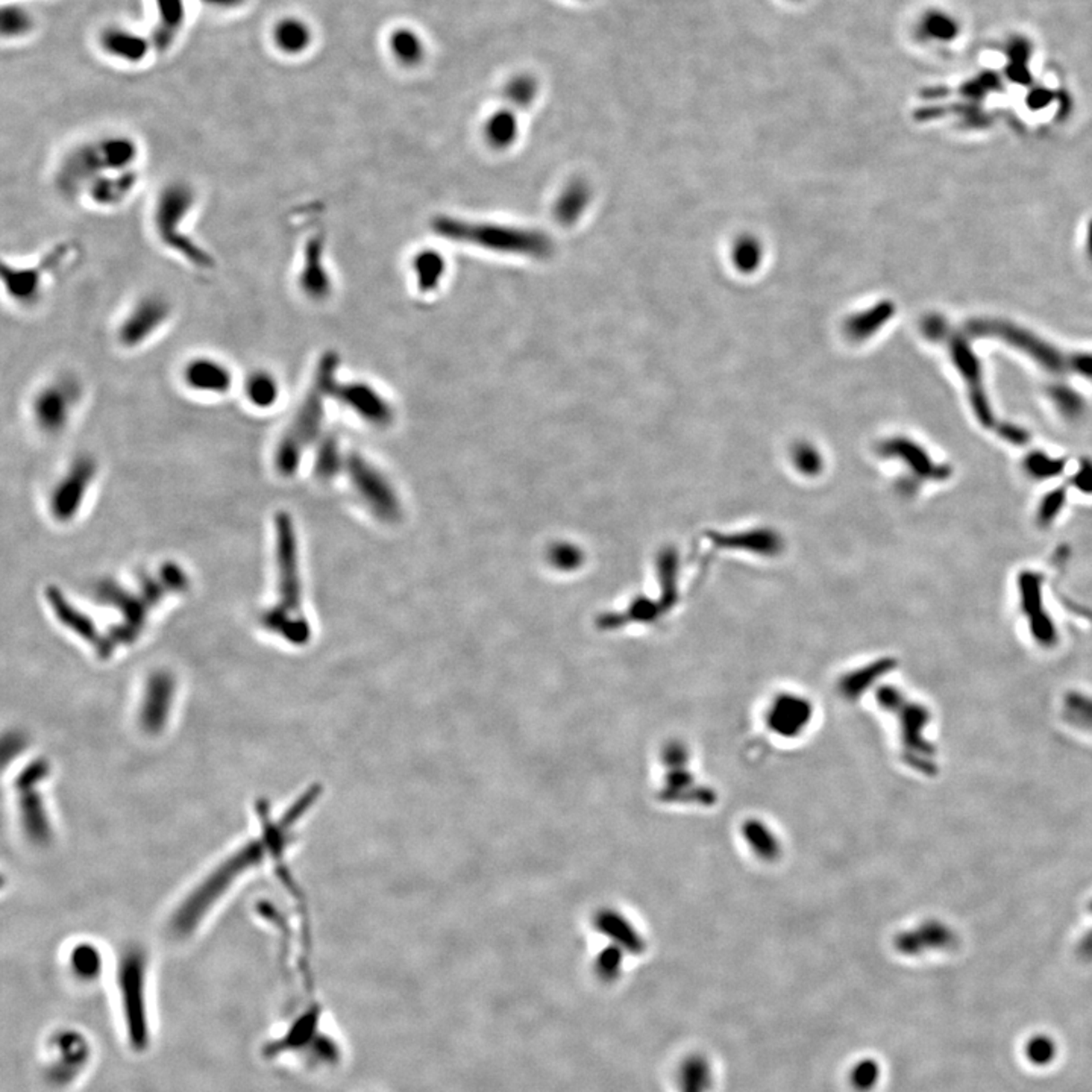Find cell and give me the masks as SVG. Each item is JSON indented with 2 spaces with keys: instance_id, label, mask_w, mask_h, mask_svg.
<instances>
[{
  "instance_id": "obj_9",
  "label": "cell",
  "mask_w": 1092,
  "mask_h": 1092,
  "mask_svg": "<svg viewBox=\"0 0 1092 1092\" xmlns=\"http://www.w3.org/2000/svg\"><path fill=\"white\" fill-rule=\"evenodd\" d=\"M81 399V386L72 377H57L35 392L31 412L39 430L49 434L63 432Z\"/></svg>"
},
{
  "instance_id": "obj_5",
  "label": "cell",
  "mask_w": 1092,
  "mask_h": 1092,
  "mask_svg": "<svg viewBox=\"0 0 1092 1092\" xmlns=\"http://www.w3.org/2000/svg\"><path fill=\"white\" fill-rule=\"evenodd\" d=\"M96 593L102 603L113 606L122 615L123 621L113 625L109 633V639L114 650L120 645H129L137 641L146 627L149 612L166 598L162 584L151 575L142 578L135 592L123 588L116 581H103Z\"/></svg>"
},
{
  "instance_id": "obj_33",
  "label": "cell",
  "mask_w": 1092,
  "mask_h": 1092,
  "mask_svg": "<svg viewBox=\"0 0 1092 1092\" xmlns=\"http://www.w3.org/2000/svg\"><path fill=\"white\" fill-rule=\"evenodd\" d=\"M1070 483L1083 495H1092V459L1079 461L1078 469L1070 478Z\"/></svg>"
},
{
  "instance_id": "obj_30",
  "label": "cell",
  "mask_w": 1092,
  "mask_h": 1092,
  "mask_svg": "<svg viewBox=\"0 0 1092 1092\" xmlns=\"http://www.w3.org/2000/svg\"><path fill=\"white\" fill-rule=\"evenodd\" d=\"M1058 1047L1054 1044L1053 1039L1038 1035L1035 1038L1029 1039V1043L1026 1045V1056L1030 1062L1035 1065H1047L1056 1058Z\"/></svg>"
},
{
  "instance_id": "obj_6",
  "label": "cell",
  "mask_w": 1092,
  "mask_h": 1092,
  "mask_svg": "<svg viewBox=\"0 0 1092 1092\" xmlns=\"http://www.w3.org/2000/svg\"><path fill=\"white\" fill-rule=\"evenodd\" d=\"M173 304L166 294L147 292L127 305L114 327L118 348L133 353L146 348L170 325Z\"/></svg>"
},
{
  "instance_id": "obj_23",
  "label": "cell",
  "mask_w": 1092,
  "mask_h": 1092,
  "mask_svg": "<svg viewBox=\"0 0 1092 1092\" xmlns=\"http://www.w3.org/2000/svg\"><path fill=\"white\" fill-rule=\"evenodd\" d=\"M1062 716L1079 730L1092 733V696L1079 691L1067 692L1063 695Z\"/></svg>"
},
{
  "instance_id": "obj_28",
  "label": "cell",
  "mask_w": 1092,
  "mask_h": 1092,
  "mask_svg": "<svg viewBox=\"0 0 1092 1092\" xmlns=\"http://www.w3.org/2000/svg\"><path fill=\"white\" fill-rule=\"evenodd\" d=\"M1065 505H1067V490L1063 487L1048 490L1047 494L1039 501L1038 509H1036V522L1044 529L1053 525L1059 516L1062 515Z\"/></svg>"
},
{
  "instance_id": "obj_4",
  "label": "cell",
  "mask_w": 1092,
  "mask_h": 1092,
  "mask_svg": "<svg viewBox=\"0 0 1092 1092\" xmlns=\"http://www.w3.org/2000/svg\"><path fill=\"white\" fill-rule=\"evenodd\" d=\"M284 843V830L280 828L272 832L269 839H257L246 843L239 852L231 854L221 865H217L210 876L205 877L197 889L187 895L186 902L178 906L172 918V929L177 935H190L191 931L201 926L202 920L210 913L211 909L225 895L231 885H234L250 868L260 865L269 850L266 848H281Z\"/></svg>"
},
{
  "instance_id": "obj_22",
  "label": "cell",
  "mask_w": 1092,
  "mask_h": 1092,
  "mask_svg": "<svg viewBox=\"0 0 1092 1092\" xmlns=\"http://www.w3.org/2000/svg\"><path fill=\"white\" fill-rule=\"evenodd\" d=\"M894 452L896 456H900L909 463L912 469L915 470L916 476L927 478V480L942 481L947 480L950 476L951 470L948 466L936 465L935 461L931 460L930 456L924 450H921L920 446L911 441H896L894 445Z\"/></svg>"
},
{
  "instance_id": "obj_13",
  "label": "cell",
  "mask_w": 1092,
  "mask_h": 1092,
  "mask_svg": "<svg viewBox=\"0 0 1092 1092\" xmlns=\"http://www.w3.org/2000/svg\"><path fill=\"white\" fill-rule=\"evenodd\" d=\"M181 381L190 392L208 397H223L234 386V371L230 363L213 355L197 354L181 366Z\"/></svg>"
},
{
  "instance_id": "obj_31",
  "label": "cell",
  "mask_w": 1092,
  "mask_h": 1092,
  "mask_svg": "<svg viewBox=\"0 0 1092 1092\" xmlns=\"http://www.w3.org/2000/svg\"><path fill=\"white\" fill-rule=\"evenodd\" d=\"M1052 399H1053L1054 404L1058 406L1059 412L1062 413L1063 416L1068 417V419H1074V417H1079L1082 415V397L1071 392V390H1068L1065 388H1058V390H1053V393H1052Z\"/></svg>"
},
{
  "instance_id": "obj_35",
  "label": "cell",
  "mask_w": 1092,
  "mask_h": 1092,
  "mask_svg": "<svg viewBox=\"0 0 1092 1092\" xmlns=\"http://www.w3.org/2000/svg\"><path fill=\"white\" fill-rule=\"evenodd\" d=\"M1076 953H1078L1079 959L1083 962H1092V929L1083 935L1082 939L1079 940Z\"/></svg>"
},
{
  "instance_id": "obj_21",
  "label": "cell",
  "mask_w": 1092,
  "mask_h": 1092,
  "mask_svg": "<svg viewBox=\"0 0 1092 1092\" xmlns=\"http://www.w3.org/2000/svg\"><path fill=\"white\" fill-rule=\"evenodd\" d=\"M272 41L281 54L296 57L304 54L313 41V32L309 23L298 17H284L275 23Z\"/></svg>"
},
{
  "instance_id": "obj_8",
  "label": "cell",
  "mask_w": 1092,
  "mask_h": 1092,
  "mask_svg": "<svg viewBox=\"0 0 1092 1092\" xmlns=\"http://www.w3.org/2000/svg\"><path fill=\"white\" fill-rule=\"evenodd\" d=\"M69 257L67 246H58L46 254L39 263L31 266L2 265V284L5 294L13 304L22 309H31L43 298L46 287L55 270L61 267Z\"/></svg>"
},
{
  "instance_id": "obj_2",
  "label": "cell",
  "mask_w": 1092,
  "mask_h": 1092,
  "mask_svg": "<svg viewBox=\"0 0 1092 1092\" xmlns=\"http://www.w3.org/2000/svg\"><path fill=\"white\" fill-rule=\"evenodd\" d=\"M142 162V146L129 134H105L79 143L59 160L55 186L70 201L81 199L90 182L111 172L137 170Z\"/></svg>"
},
{
  "instance_id": "obj_25",
  "label": "cell",
  "mask_w": 1092,
  "mask_h": 1092,
  "mask_svg": "<svg viewBox=\"0 0 1092 1092\" xmlns=\"http://www.w3.org/2000/svg\"><path fill=\"white\" fill-rule=\"evenodd\" d=\"M1065 460L1059 457L1050 456L1047 452L1041 450L1030 451L1027 456L1024 457L1023 469L1027 476L1032 480L1048 481L1054 480L1058 476H1062L1065 472Z\"/></svg>"
},
{
  "instance_id": "obj_34",
  "label": "cell",
  "mask_w": 1092,
  "mask_h": 1092,
  "mask_svg": "<svg viewBox=\"0 0 1092 1092\" xmlns=\"http://www.w3.org/2000/svg\"><path fill=\"white\" fill-rule=\"evenodd\" d=\"M999 436L1008 443L1012 445L1023 446L1029 441V432L1024 430L1023 426L1014 425V424H1003L997 426Z\"/></svg>"
},
{
  "instance_id": "obj_37",
  "label": "cell",
  "mask_w": 1092,
  "mask_h": 1092,
  "mask_svg": "<svg viewBox=\"0 0 1092 1092\" xmlns=\"http://www.w3.org/2000/svg\"><path fill=\"white\" fill-rule=\"evenodd\" d=\"M1088 912H1089V913L1092 915V900L1091 902L1088 903Z\"/></svg>"
},
{
  "instance_id": "obj_32",
  "label": "cell",
  "mask_w": 1092,
  "mask_h": 1092,
  "mask_svg": "<svg viewBox=\"0 0 1092 1092\" xmlns=\"http://www.w3.org/2000/svg\"><path fill=\"white\" fill-rule=\"evenodd\" d=\"M878 1065L874 1061H863L859 1063L858 1067L852 1070V1079L854 1087H858L862 1091H868L876 1085L878 1080Z\"/></svg>"
},
{
  "instance_id": "obj_3",
  "label": "cell",
  "mask_w": 1092,
  "mask_h": 1092,
  "mask_svg": "<svg viewBox=\"0 0 1092 1092\" xmlns=\"http://www.w3.org/2000/svg\"><path fill=\"white\" fill-rule=\"evenodd\" d=\"M197 188L186 179L166 182L153 197L151 226L158 245L191 269L214 267V257L188 232V222L197 210Z\"/></svg>"
},
{
  "instance_id": "obj_10",
  "label": "cell",
  "mask_w": 1092,
  "mask_h": 1092,
  "mask_svg": "<svg viewBox=\"0 0 1092 1092\" xmlns=\"http://www.w3.org/2000/svg\"><path fill=\"white\" fill-rule=\"evenodd\" d=\"M1017 588L1019 607L1029 625L1030 636L1034 637V641L1044 650L1056 647L1059 642L1058 627L1044 603L1043 573L1032 569H1024L1017 578Z\"/></svg>"
},
{
  "instance_id": "obj_26",
  "label": "cell",
  "mask_w": 1092,
  "mask_h": 1092,
  "mask_svg": "<svg viewBox=\"0 0 1092 1092\" xmlns=\"http://www.w3.org/2000/svg\"><path fill=\"white\" fill-rule=\"evenodd\" d=\"M35 19L26 6L6 4L0 11V32L5 39H19L34 30Z\"/></svg>"
},
{
  "instance_id": "obj_1",
  "label": "cell",
  "mask_w": 1092,
  "mask_h": 1092,
  "mask_svg": "<svg viewBox=\"0 0 1092 1092\" xmlns=\"http://www.w3.org/2000/svg\"><path fill=\"white\" fill-rule=\"evenodd\" d=\"M274 525L278 598L276 603L263 613L261 624L267 632L274 633L292 645H305L311 634V628L302 613L296 529L293 520L285 511L276 513Z\"/></svg>"
},
{
  "instance_id": "obj_7",
  "label": "cell",
  "mask_w": 1092,
  "mask_h": 1092,
  "mask_svg": "<svg viewBox=\"0 0 1092 1092\" xmlns=\"http://www.w3.org/2000/svg\"><path fill=\"white\" fill-rule=\"evenodd\" d=\"M329 388V366H325L324 372L318 375V382L305 397L302 406H299L290 424L289 430L278 443L275 451V467L283 476H293L301 463V456L305 446L313 441L320 428V421L324 416L325 389Z\"/></svg>"
},
{
  "instance_id": "obj_15",
  "label": "cell",
  "mask_w": 1092,
  "mask_h": 1092,
  "mask_svg": "<svg viewBox=\"0 0 1092 1092\" xmlns=\"http://www.w3.org/2000/svg\"><path fill=\"white\" fill-rule=\"evenodd\" d=\"M175 694L177 683L170 672L155 671L147 677L138 712L143 730L153 735L164 730L172 712Z\"/></svg>"
},
{
  "instance_id": "obj_16",
  "label": "cell",
  "mask_w": 1092,
  "mask_h": 1092,
  "mask_svg": "<svg viewBox=\"0 0 1092 1092\" xmlns=\"http://www.w3.org/2000/svg\"><path fill=\"white\" fill-rule=\"evenodd\" d=\"M140 186V169L100 175L81 195L79 201L96 210H118L125 205Z\"/></svg>"
},
{
  "instance_id": "obj_27",
  "label": "cell",
  "mask_w": 1092,
  "mask_h": 1092,
  "mask_svg": "<svg viewBox=\"0 0 1092 1092\" xmlns=\"http://www.w3.org/2000/svg\"><path fill=\"white\" fill-rule=\"evenodd\" d=\"M390 46H392L393 54L397 55V58L402 61V63H417V61H421L424 58V54H425L422 39L413 31H397L392 35Z\"/></svg>"
},
{
  "instance_id": "obj_14",
  "label": "cell",
  "mask_w": 1092,
  "mask_h": 1092,
  "mask_svg": "<svg viewBox=\"0 0 1092 1092\" xmlns=\"http://www.w3.org/2000/svg\"><path fill=\"white\" fill-rule=\"evenodd\" d=\"M46 599H48L55 617L58 619V623L63 627L67 628L69 632L74 633V636H78L83 642H87L100 659H109L113 656L114 648L109 636H103L96 627V624L93 623V619L70 603L63 590H59L57 586H49L46 589Z\"/></svg>"
},
{
  "instance_id": "obj_20",
  "label": "cell",
  "mask_w": 1092,
  "mask_h": 1092,
  "mask_svg": "<svg viewBox=\"0 0 1092 1092\" xmlns=\"http://www.w3.org/2000/svg\"><path fill=\"white\" fill-rule=\"evenodd\" d=\"M246 401L257 410L274 408L281 397V382L270 369H252L243 382Z\"/></svg>"
},
{
  "instance_id": "obj_12",
  "label": "cell",
  "mask_w": 1092,
  "mask_h": 1092,
  "mask_svg": "<svg viewBox=\"0 0 1092 1092\" xmlns=\"http://www.w3.org/2000/svg\"><path fill=\"white\" fill-rule=\"evenodd\" d=\"M96 461L90 457H79L72 463L50 495V513L55 520L69 522L78 515L96 476Z\"/></svg>"
},
{
  "instance_id": "obj_29",
  "label": "cell",
  "mask_w": 1092,
  "mask_h": 1092,
  "mask_svg": "<svg viewBox=\"0 0 1092 1092\" xmlns=\"http://www.w3.org/2000/svg\"><path fill=\"white\" fill-rule=\"evenodd\" d=\"M70 968L81 979H93L99 974L100 968L99 951L90 944L74 947L70 953Z\"/></svg>"
},
{
  "instance_id": "obj_18",
  "label": "cell",
  "mask_w": 1092,
  "mask_h": 1092,
  "mask_svg": "<svg viewBox=\"0 0 1092 1092\" xmlns=\"http://www.w3.org/2000/svg\"><path fill=\"white\" fill-rule=\"evenodd\" d=\"M99 43L105 54L123 63L138 64L146 58L153 41L123 26H109L102 31Z\"/></svg>"
},
{
  "instance_id": "obj_19",
  "label": "cell",
  "mask_w": 1092,
  "mask_h": 1092,
  "mask_svg": "<svg viewBox=\"0 0 1092 1092\" xmlns=\"http://www.w3.org/2000/svg\"><path fill=\"white\" fill-rule=\"evenodd\" d=\"M157 23L153 26L151 41L158 52H166L177 41L186 22V0H155Z\"/></svg>"
},
{
  "instance_id": "obj_36",
  "label": "cell",
  "mask_w": 1092,
  "mask_h": 1092,
  "mask_svg": "<svg viewBox=\"0 0 1092 1092\" xmlns=\"http://www.w3.org/2000/svg\"><path fill=\"white\" fill-rule=\"evenodd\" d=\"M202 2L217 10H235V8L245 5L246 0H202Z\"/></svg>"
},
{
  "instance_id": "obj_11",
  "label": "cell",
  "mask_w": 1092,
  "mask_h": 1092,
  "mask_svg": "<svg viewBox=\"0 0 1092 1092\" xmlns=\"http://www.w3.org/2000/svg\"><path fill=\"white\" fill-rule=\"evenodd\" d=\"M887 703L902 712L903 742L907 762L920 773L936 774L938 764L935 748L922 736L927 722L930 721V713L924 705L904 703L902 695L895 692L887 694Z\"/></svg>"
},
{
  "instance_id": "obj_17",
  "label": "cell",
  "mask_w": 1092,
  "mask_h": 1092,
  "mask_svg": "<svg viewBox=\"0 0 1092 1092\" xmlns=\"http://www.w3.org/2000/svg\"><path fill=\"white\" fill-rule=\"evenodd\" d=\"M959 946V938L950 926L942 921H926L915 930L907 931L896 940L898 950L904 955L916 956L927 951L955 950Z\"/></svg>"
},
{
  "instance_id": "obj_24",
  "label": "cell",
  "mask_w": 1092,
  "mask_h": 1092,
  "mask_svg": "<svg viewBox=\"0 0 1092 1092\" xmlns=\"http://www.w3.org/2000/svg\"><path fill=\"white\" fill-rule=\"evenodd\" d=\"M680 1092H707L712 1087L711 1065L700 1056H692L678 1071Z\"/></svg>"
}]
</instances>
